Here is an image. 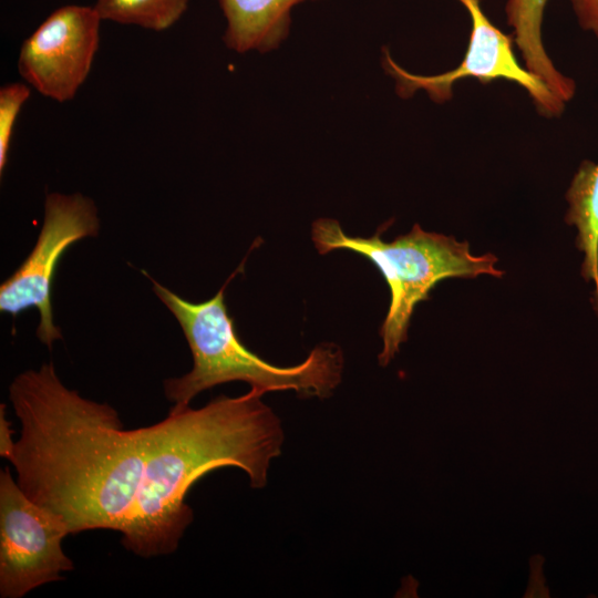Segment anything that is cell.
Wrapping results in <instances>:
<instances>
[{
    "label": "cell",
    "mask_w": 598,
    "mask_h": 598,
    "mask_svg": "<svg viewBox=\"0 0 598 598\" xmlns=\"http://www.w3.org/2000/svg\"><path fill=\"white\" fill-rule=\"evenodd\" d=\"M258 389L199 409L173 405L161 422L124 430L106 403L66 388L52 362L18 374L9 398L20 435L8 461L21 489L69 534L112 529L143 558L174 553L194 518L192 485L224 466L262 488L281 453L279 417Z\"/></svg>",
    "instance_id": "1"
},
{
    "label": "cell",
    "mask_w": 598,
    "mask_h": 598,
    "mask_svg": "<svg viewBox=\"0 0 598 598\" xmlns=\"http://www.w3.org/2000/svg\"><path fill=\"white\" fill-rule=\"evenodd\" d=\"M235 275L213 298L199 303L185 300L146 275L155 295L179 323L193 357L188 373L164 381L166 399L174 405H189L198 393L231 381L247 382L264 393L293 390L303 398L330 396L341 381V349L333 343L319 344L291 367L271 364L247 349L225 303V289Z\"/></svg>",
    "instance_id": "2"
},
{
    "label": "cell",
    "mask_w": 598,
    "mask_h": 598,
    "mask_svg": "<svg viewBox=\"0 0 598 598\" xmlns=\"http://www.w3.org/2000/svg\"><path fill=\"white\" fill-rule=\"evenodd\" d=\"M384 226L369 237L347 235L338 220L320 218L313 221L311 237L319 254L347 249L369 259L389 286L391 300L380 328L383 349L378 359L386 365L408 339V329L415 306L430 298V291L447 278H476L481 275L503 277L495 267L493 254L475 256L467 241L452 236L425 231L415 224L410 233L384 241Z\"/></svg>",
    "instance_id": "3"
},
{
    "label": "cell",
    "mask_w": 598,
    "mask_h": 598,
    "mask_svg": "<svg viewBox=\"0 0 598 598\" xmlns=\"http://www.w3.org/2000/svg\"><path fill=\"white\" fill-rule=\"evenodd\" d=\"M100 229L94 202L81 193H50L37 243L20 267L0 286V311L17 317L37 308L39 340L50 349L62 338L53 322L51 289L58 262L74 243L96 237Z\"/></svg>",
    "instance_id": "4"
},
{
    "label": "cell",
    "mask_w": 598,
    "mask_h": 598,
    "mask_svg": "<svg viewBox=\"0 0 598 598\" xmlns=\"http://www.w3.org/2000/svg\"><path fill=\"white\" fill-rule=\"evenodd\" d=\"M68 535L64 522L33 502L8 466L0 471L1 598H21L72 570L73 563L62 549Z\"/></svg>",
    "instance_id": "5"
},
{
    "label": "cell",
    "mask_w": 598,
    "mask_h": 598,
    "mask_svg": "<svg viewBox=\"0 0 598 598\" xmlns=\"http://www.w3.org/2000/svg\"><path fill=\"white\" fill-rule=\"evenodd\" d=\"M457 1L468 12L472 25L462 62L457 68L442 74L420 75L400 66L391 58L389 50L384 49L382 64L395 80L396 94L408 99L423 90L433 102L445 103L451 100L457 81L476 79L482 84H489L496 80H506L523 87L540 114L547 117L559 116L566 103L518 63L513 51L514 37L505 34L491 22L482 10L480 0Z\"/></svg>",
    "instance_id": "6"
},
{
    "label": "cell",
    "mask_w": 598,
    "mask_h": 598,
    "mask_svg": "<svg viewBox=\"0 0 598 598\" xmlns=\"http://www.w3.org/2000/svg\"><path fill=\"white\" fill-rule=\"evenodd\" d=\"M101 22L93 6L66 4L54 10L21 45V78L48 99L71 101L91 71Z\"/></svg>",
    "instance_id": "7"
},
{
    "label": "cell",
    "mask_w": 598,
    "mask_h": 598,
    "mask_svg": "<svg viewBox=\"0 0 598 598\" xmlns=\"http://www.w3.org/2000/svg\"><path fill=\"white\" fill-rule=\"evenodd\" d=\"M313 0H219L226 28L223 40L238 53H266L288 37L293 7Z\"/></svg>",
    "instance_id": "8"
},
{
    "label": "cell",
    "mask_w": 598,
    "mask_h": 598,
    "mask_svg": "<svg viewBox=\"0 0 598 598\" xmlns=\"http://www.w3.org/2000/svg\"><path fill=\"white\" fill-rule=\"evenodd\" d=\"M547 2L548 0H507V24L513 29L514 43L522 54L525 68L567 103L576 93V83L557 70L543 44L542 24Z\"/></svg>",
    "instance_id": "9"
},
{
    "label": "cell",
    "mask_w": 598,
    "mask_h": 598,
    "mask_svg": "<svg viewBox=\"0 0 598 598\" xmlns=\"http://www.w3.org/2000/svg\"><path fill=\"white\" fill-rule=\"evenodd\" d=\"M565 220L577 228L576 246L584 254L581 275L598 285V163L584 161L566 193Z\"/></svg>",
    "instance_id": "10"
},
{
    "label": "cell",
    "mask_w": 598,
    "mask_h": 598,
    "mask_svg": "<svg viewBox=\"0 0 598 598\" xmlns=\"http://www.w3.org/2000/svg\"><path fill=\"white\" fill-rule=\"evenodd\" d=\"M189 0H96L93 6L102 21L165 31L186 12Z\"/></svg>",
    "instance_id": "11"
},
{
    "label": "cell",
    "mask_w": 598,
    "mask_h": 598,
    "mask_svg": "<svg viewBox=\"0 0 598 598\" xmlns=\"http://www.w3.org/2000/svg\"><path fill=\"white\" fill-rule=\"evenodd\" d=\"M30 94L27 83H9L0 89V174L8 163L16 122Z\"/></svg>",
    "instance_id": "12"
},
{
    "label": "cell",
    "mask_w": 598,
    "mask_h": 598,
    "mask_svg": "<svg viewBox=\"0 0 598 598\" xmlns=\"http://www.w3.org/2000/svg\"><path fill=\"white\" fill-rule=\"evenodd\" d=\"M581 29L598 39V0H569Z\"/></svg>",
    "instance_id": "13"
},
{
    "label": "cell",
    "mask_w": 598,
    "mask_h": 598,
    "mask_svg": "<svg viewBox=\"0 0 598 598\" xmlns=\"http://www.w3.org/2000/svg\"><path fill=\"white\" fill-rule=\"evenodd\" d=\"M13 431L7 420L6 405L0 406V455L7 460L12 455L16 441L12 437Z\"/></svg>",
    "instance_id": "14"
}]
</instances>
